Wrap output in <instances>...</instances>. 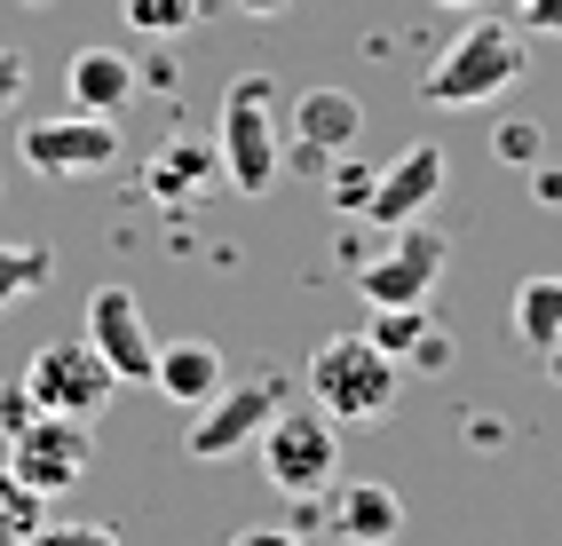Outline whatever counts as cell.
I'll use <instances>...</instances> for the list:
<instances>
[{
	"mask_svg": "<svg viewBox=\"0 0 562 546\" xmlns=\"http://www.w3.org/2000/svg\"><path fill=\"white\" fill-rule=\"evenodd\" d=\"M317 523L349 546H396L404 538V499H396V484H372V476L341 484L333 476V491H317Z\"/></svg>",
	"mask_w": 562,
	"mask_h": 546,
	"instance_id": "cell-11",
	"label": "cell"
},
{
	"mask_svg": "<svg viewBox=\"0 0 562 546\" xmlns=\"http://www.w3.org/2000/svg\"><path fill=\"white\" fill-rule=\"evenodd\" d=\"M522 80V32L515 24H468L452 48L428 64V103H492Z\"/></svg>",
	"mask_w": 562,
	"mask_h": 546,
	"instance_id": "cell-5",
	"label": "cell"
},
{
	"mask_svg": "<svg viewBox=\"0 0 562 546\" xmlns=\"http://www.w3.org/2000/svg\"><path fill=\"white\" fill-rule=\"evenodd\" d=\"M515 32H562V0H507Z\"/></svg>",
	"mask_w": 562,
	"mask_h": 546,
	"instance_id": "cell-25",
	"label": "cell"
},
{
	"mask_svg": "<svg viewBox=\"0 0 562 546\" xmlns=\"http://www.w3.org/2000/svg\"><path fill=\"white\" fill-rule=\"evenodd\" d=\"M396 388H404V364L372 333H333V341L310 349V405L325 420H341V428L381 420L396 405Z\"/></svg>",
	"mask_w": 562,
	"mask_h": 546,
	"instance_id": "cell-1",
	"label": "cell"
},
{
	"mask_svg": "<svg viewBox=\"0 0 562 546\" xmlns=\"http://www.w3.org/2000/svg\"><path fill=\"white\" fill-rule=\"evenodd\" d=\"M364 198H372V174H364V167H333V206H341V214H364Z\"/></svg>",
	"mask_w": 562,
	"mask_h": 546,
	"instance_id": "cell-24",
	"label": "cell"
},
{
	"mask_svg": "<svg viewBox=\"0 0 562 546\" xmlns=\"http://www.w3.org/2000/svg\"><path fill=\"white\" fill-rule=\"evenodd\" d=\"M357 135H364V103H357L349 88H310V95H293V151H302L310 167H333Z\"/></svg>",
	"mask_w": 562,
	"mask_h": 546,
	"instance_id": "cell-13",
	"label": "cell"
},
{
	"mask_svg": "<svg viewBox=\"0 0 562 546\" xmlns=\"http://www.w3.org/2000/svg\"><path fill=\"white\" fill-rule=\"evenodd\" d=\"M135 32H191L206 16V0H120Z\"/></svg>",
	"mask_w": 562,
	"mask_h": 546,
	"instance_id": "cell-21",
	"label": "cell"
},
{
	"mask_svg": "<svg viewBox=\"0 0 562 546\" xmlns=\"http://www.w3.org/2000/svg\"><path fill=\"white\" fill-rule=\"evenodd\" d=\"M261 476H270L285 499H317L341 476V420H325L317 405H285L270 428H261Z\"/></svg>",
	"mask_w": 562,
	"mask_h": 546,
	"instance_id": "cell-3",
	"label": "cell"
},
{
	"mask_svg": "<svg viewBox=\"0 0 562 546\" xmlns=\"http://www.w3.org/2000/svg\"><path fill=\"white\" fill-rule=\"evenodd\" d=\"M492 151H499L507 167H539V127H531V120H507V127H492Z\"/></svg>",
	"mask_w": 562,
	"mask_h": 546,
	"instance_id": "cell-22",
	"label": "cell"
},
{
	"mask_svg": "<svg viewBox=\"0 0 562 546\" xmlns=\"http://www.w3.org/2000/svg\"><path fill=\"white\" fill-rule=\"evenodd\" d=\"M222 174L214 159V143H191V135H167L151 159H143V191H151L159 206H182V198H199L206 182Z\"/></svg>",
	"mask_w": 562,
	"mask_h": 546,
	"instance_id": "cell-15",
	"label": "cell"
},
{
	"mask_svg": "<svg viewBox=\"0 0 562 546\" xmlns=\"http://www.w3.org/2000/svg\"><path fill=\"white\" fill-rule=\"evenodd\" d=\"M285 405H293L285 373H254L238 388H214L199 405V420H191V459H231V452L261 444V428H270Z\"/></svg>",
	"mask_w": 562,
	"mask_h": 546,
	"instance_id": "cell-7",
	"label": "cell"
},
{
	"mask_svg": "<svg viewBox=\"0 0 562 546\" xmlns=\"http://www.w3.org/2000/svg\"><path fill=\"white\" fill-rule=\"evenodd\" d=\"M111 159H120V127L95 120V112H48V120L24 127V167H41V174H56V182L95 174V167H111Z\"/></svg>",
	"mask_w": 562,
	"mask_h": 546,
	"instance_id": "cell-9",
	"label": "cell"
},
{
	"mask_svg": "<svg viewBox=\"0 0 562 546\" xmlns=\"http://www.w3.org/2000/svg\"><path fill=\"white\" fill-rule=\"evenodd\" d=\"M531 198H539V206H562V167H539V174H531Z\"/></svg>",
	"mask_w": 562,
	"mask_h": 546,
	"instance_id": "cell-28",
	"label": "cell"
},
{
	"mask_svg": "<svg viewBox=\"0 0 562 546\" xmlns=\"http://www.w3.org/2000/svg\"><path fill=\"white\" fill-rule=\"evenodd\" d=\"M88 349H95L120 380H151L159 341H151V325H143V302L127 294V285H95V294H88Z\"/></svg>",
	"mask_w": 562,
	"mask_h": 546,
	"instance_id": "cell-10",
	"label": "cell"
},
{
	"mask_svg": "<svg viewBox=\"0 0 562 546\" xmlns=\"http://www.w3.org/2000/svg\"><path fill=\"white\" fill-rule=\"evenodd\" d=\"M24 396H32V412H71V420H95L111 396H120V373L88 349V333L80 341H48V349H32V364H24V380H16Z\"/></svg>",
	"mask_w": 562,
	"mask_h": 546,
	"instance_id": "cell-6",
	"label": "cell"
},
{
	"mask_svg": "<svg viewBox=\"0 0 562 546\" xmlns=\"http://www.w3.org/2000/svg\"><path fill=\"white\" fill-rule=\"evenodd\" d=\"M214 159L231 174V191L246 198H270L278 191V80L270 71H246V80L222 88V127H214Z\"/></svg>",
	"mask_w": 562,
	"mask_h": 546,
	"instance_id": "cell-2",
	"label": "cell"
},
{
	"mask_svg": "<svg viewBox=\"0 0 562 546\" xmlns=\"http://www.w3.org/2000/svg\"><path fill=\"white\" fill-rule=\"evenodd\" d=\"M64 88H71V112L120 120L127 95H135V56H120V48H80V56H71V71H64Z\"/></svg>",
	"mask_w": 562,
	"mask_h": 546,
	"instance_id": "cell-14",
	"label": "cell"
},
{
	"mask_svg": "<svg viewBox=\"0 0 562 546\" xmlns=\"http://www.w3.org/2000/svg\"><path fill=\"white\" fill-rule=\"evenodd\" d=\"M231 546H310L302 531H278V523H254V531H238Z\"/></svg>",
	"mask_w": 562,
	"mask_h": 546,
	"instance_id": "cell-27",
	"label": "cell"
},
{
	"mask_svg": "<svg viewBox=\"0 0 562 546\" xmlns=\"http://www.w3.org/2000/svg\"><path fill=\"white\" fill-rule=\"evenodd\" d=\"M41 523H48V499L32 491V484H16L9 459H0V546H32Z\"/></svg>",
	"mask_w": 562,
	"mask_h": 546,
	"instance_id": "cell-20",
	"label": "cell"
},
{
	"mask_svg": "<svg viewBox=\"0 0 562 546\" xmlns=\"http://www.w3.org/2000/svg\"><path fill=\"white\" fill-rule=\"evenodd\" d=\"M151 388L167 396V405H206V396L222 388V349L214 341H167L159 364H151Z\"/></svg>",
	"mask_w": 562,
	"mask_h": 546,
	"instance_id": "cell-17",
	"label": "cell"
},
{
	"mask_svg": "<svg viewBox=\"0 0 562 546\" xmlns=\"http://www.w3.org/2000/svg\"><path fill=\"white\" fill-rule=\"evenodd\" d=\"M443 253H452V246H443V230H428V223H396L389 246L357 270L364 309H420V302L436 294V277H443Z\"/></svg>",
	"mask_w": 562,
	"mask_h": 546,
	"instance_id": "cell-8",
	"label": "cell"
},
{
	"mask_svg": "<svg viewBox=\"0 0 562 546\" xmlns=\"http://www.w3.org/2000/svg\"><path fill=\"white\" fill-rule=\"evenodd\" d=\"M9 476L32 484L41 499H64V491H80L88 484V467H95V420H71V412H32L16 420L9 435Z\"/></svg>",
	"mask_w": 562,
	"mask_h": 546,
	"instance_id": "cell-4",
	"label": "cell"
},
{
	"mask_svg": "<svg viewBox=\"0 0 562 546\" xmlns=\"http://www.w3.org/2000/svg\"><path fill=\"white\" fill-rule=\"evenodd\" d=\"M24 80H32V64L16 48H0V112H16V103H24Z\"/></svg>",
	"mask_w": 562,
	"mask_h": 546,
	"instance_id": "cell-26",
	"label": "cell"
},
{
	"mask_svg": "<svg viewBox=\"0 0 562 546\" xmlns=\"http://www.w3.org/2000/svg\"><path fill=\"white\" fill-rule=\"evenodd\" d=\"M515 333L531 349H554L562 341V277H522L515 285Z\"/></svg>",
	"mask_w": 562,
	"mask_h": 546,
	"instance_id": "cell-18",
	"label": "cell"
},
{
	"mask_svg": "<svg viewBox=\"0 0 562 546\" xmlns=\"http://www.w3.org/2000/svg\"><path fill=\"white\" fill-rule=\"evenodd\" d=\"M238 9H246V16H285L293 0H238Z\"/></svg>",
	"mask_w": 562,
	"mask_h": 546,
	"instance_id": "cell-29",
	"label": "cell"
},
{
	"mask_svg": "<svg viewBox=\"0 0 562 546\" xmlns=\"http://www.w3.org/2000/svg\"><path fill=\"white\" fill-rule=\"evenodd\" d=\"M364 333L381 341L404 373H436V364H452V333H436V325H428V302L420 309H372Z\"/></svg>",
	"mask_w": 562,
	"mask_h": 546,
	"instance_id": "cell-16",
	"label": "cell"
},
{
	"mask_svg": "<svg viewBox=\"0 0 562 546\" xmlns=\"http://www.w3.org/2000/svg\"><path fill=\"white\" fill-rule=\"evenodd\" d=\"M32 546H120V538H111L103 523H41Z\"/></svg>",
	"mask_w": 562,
	"mask_h": 546,
	"instance_id": "cell-23",
	"label": "cell"
},
{
	"mask_svg": "<svg viewBox=\"0 0 562 546\" xmlns=\"http://www.w3.org/2000/svg\"><path fill=\"white\" fill-rule=\"evenodd\" d=\"M436 9H483V0H436Z\"/></svg>",
	"mask_w": 562,
	"mask_h": 546,
	"instance_id": "cell-30",
	"label": "cell"
},
{
	"mask_svg": "<svg viewBox=\"0 0 562 546\" xmlns=\"http://www.w3.org/2000/svg\"><path fill=\"white\" fill-rule=\"evenodd\" d=\"M48 277H56V253L48 246H0V309L32 302Z\"/></svg>",
	"mask_w": 562,
	"mask_h": 546,
	"instance_id": "cell-19",
	"label": "cell"
},
{
	"mask_svg": "<svg viewBox=\"0 0 562 546\" xmlns=\"http://www.w3.org/2000/svg\"><path fill=\"white\" fill-rule=\"evenodd\" d=\"M443 174H452V167H443V151H436V143H412V151H404L389 174H372V198H364V214H372L381 230H396V223H420V214L436 206V191H443Z\"/></svg>",
	"mask_w": 562,
	"mask_h": 546,
	"instance_id": "cell-12",
	"label": "cell"
}]
</instances>
